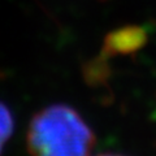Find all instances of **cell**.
<instances>
[{
    "mask_svg": "<svg viewBox=\"0 0 156 156\" xmlns=\"http://www.w3.org/2000/svg\"><path fill=\"white\" fill-rule=\"evenodd\" d=\"M95 140L90 125L66 104H51L37 112L26 133L30 156H90Z\"/></svg>",
    "mask_w": 156,
    "mask_h": 156,
    "instance_id": "6da1fadb",
    "label": "cell"
},
{
    "mask_svg": "<svg viewBox=\"0 0 156 156\" xmlns=\"http://www.w3.org/2000/svg\"><path fill=\"white\" fill-rule=\"evenodd\" d=\"M107 60L104 56H99L94 58L92 61L87 62L85 66V80L89 82V83L96 85L99 82H103L107 76L109 74V68L107 64Z\"/></svg>",
    "mask_w": 156,
    "mask_h": 156,
    "instance_id": "3957f363",
    "label": "cell"
},
{
    "mask_svg": "<svg viewBox=\"0 0 156 156\" xmlns=\"http://www.w3.org/2000/svg\"><path fill=\"white\" fill-rule=\"evenodd\" d=\"M98 156H124V155H117V154H101Z\"/></svg>",
    "mask_w": 156,
    "mask_h": 156,
    "instance_id": "5b68a950",
    "label": "cell"
},
{
    "mask_svg": "<svg viewBox=\"0 0 156 156\" xmlns=\"http://www.w3.org/2000/svg\"><path fill=\"white\" fill-rule=\"evenodd\" d=\"M14 130V117L9 107L0 101V155Z\"/></svg>",
    "mask_w": 156,
    "mask_h": 156,
    "instance_id": "277c9868",
    "label": "cell"
},
{
    "mask_svg": "<svg viewBox=\"0 0 156 156\" xmlns=\"http://www.w3.org/2000/svg\"><path fill=\"white\" fill-rule=\"evenodd\" d=\"M148 39V29L144 25H126L115 29L104 38L100 55L105 58L134 55L143 48Z\"/></svg>",
    "mask_w": 156,
    "mask_h": 156,
    "instance_id": "7a4b0ae2",
    "label": "cell"
}]
</instances>
